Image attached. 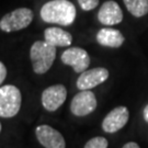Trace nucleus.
Segmentation results:
<instances>
[{
  "label": "nucleus",
  "instance_id": "nucleus-1",
  "mask_svg": "<svg viewBox=\"0 0 148 148\" xmlns=\"http://www.w3.org/2000/svg\"><path fill=\"white\" fill-rule=\"evenodd\" d=\"M40 14L46 23L68 27L76 20L77 10L69 0H51L43 5Z\"/></svg>",
  "mask_w": 148,
  "mask_h": 148
},
{
  "label": "nucleus",
  "instance_id": "nucleus-2",
  "mask_svg": "<svg viewBox=\"0 0 148 148\" xmlns=\"http://www.w3.org/2000/svg\"><path fill=\"white\" fill-rule=\"evenodd\" d=\"M56 58V47L46 41H36L30 48V59L35 74L47 73Z\"/></svg>",
  "mask_w": 148,
  "mask_h": 148
},
{
  "label": "nucleus",
  "instance_id": "nucleus-3",
  "mask_svg": "<svg viewBox=\"0 0 148 148\" xmlns=\"http://www.w3.org/2000/svg\"><path fill=\"white\" fill-rule=\"evenodd\" d=\"M21 91L16 86L5 85L0 88V116L10 119L16 116L21 109Z\"/></svg>",
  "mask_w": 148,
  "mask_h": 148
},
{
  "label": "nucleus",
  "instance_id": "nucleus-4",
  "mask_svg": "<svg viewBox=\"0 0 148 148\" xmlns=\"http://www.w3.org/2000/svg\"><path fill=\"white\" fill-rule=\"evenodd\" d=\"M33 11L29 8H18L1 18L0 29L2 32L10 33L27 27L33 21Z\"/></svg>",
  "mask_w": 148,
  "mask_h": 148
},
{
  "label": "nucleus",
  "instance_id": "nucleus-5",
  "mask_svg": "<svg viewBox=\"0 0 148 148\" xmlns=\"http://www.w3.org/2000/svg\"><path fill=\"white\" fill-rule=\"evenodd\" d=\"M98 106L95 93L90 90H81L70 103V111L76 116H86L95 111Z\"/></svg>",
  "mask_w": 148,
  "mask_h": 148
},
{
  "label": "nucleus",
  "instance_id": "nucleus-6",
  "mask_svg": "<svg viewBox=\"0 0 148 148\" xmlns=\"http://www.w3.org/2000/svg\"><path fill=\"white\" fill-rule=\"evenodd\" d=\"M60 59L65 65L73 67L75 73H84L90 65V56L81 47H69L63 52Z\"/></svg>",
  "mask_w": 148,
  "mask_h": 148
},
{
  "label": "nucleus",
  "instance_id": "nucleus-7",
  "mask_svg": "<svg viewBox=\"0 0 148 148\" xmlns=\"http://www.w3.org/2000/svg\"><path fill=\"white\" fill-rule=\"evenodd\" d=\"M67 99V89L64 85H53L42 92V104L48 112L57 111Z\"/></svg>",
  "mask_w": 148,
  "mask_h": 148
},
{
  "label": "nucleus",
  "instance_id": "nucleus-8",
  "mask_svg": "<svg viewBox=\"0 0 148 148\" xmlns=\"http://www.w3.org/2000/svg\"><path fill=\"white\" fill-rule=\"evenodd\" d=\"M109 78V70L104 67L88 69L81 73L77 79V88L80 90H90L103 84Z\"/></svg>",
  "mask_w": 148,
  "mask_h": 148
},
{
  "label": "nucleus",
  "instance_id": "nucleus-9",
  "mask_svg": "<svg viewBox=\"0 0 148 148\" xmlns=\"http://www.w3.org/2000/svg\"><path fill=\"white\" fill-rule=\"evenodd\" d=\"M130 119L126 106H116L110 111L102 121V128L106 133H115L125 126Z\"/></svg>",
  "mask_w": 148,
  "mask_h": 148
},
{
  "label": "nucleus",
  "instance_id": "nucleus-10",
  "mask_svg": "<svg viewBox=\"0 0 148 148\" xmlns=\"http://www.w3.org/2000/svg\"><path fill=\"white\" fill-rule=\"evenodd\" d=\"M37 140L45 148H66L63 135L49 125H40L35 130Z\"/></svg>",
  "mask_w": 148,
  "mask_h": 148
},
{
  "label": "nucleus",
  "instance_id": "nucleus-11",
  "mask_svg": "<svg viewBox=\"0 0 148 148\" xmlns=\"http://www.w3.org/2000/svg\"><path fill=\"white\" fill-rule=\"evenodd\" d=\"M98 20L104 25H115L123 21V11L114 0H108L101 5Z\"/></svg>",
  "mask_w": 148,
  "mask_h": 148
},
{
  "label": "nucleus",
  "instance_id": "nucleus-12",
  "mask_svg": "<svg viewBox=\"0 0 148 148\" xmlns=\"http://www.w3.org/2000/svg\"><path fill=\"white\" fill-rule=\"evenodd\" d=\"M44 38L55 47H68L73 43L71 34L57 27H47L44 31Z\"/></svg>",
  "mask_w": 148,
  "mask_h": 148
},
{
  "label": "nucleus",
  "instance_id": "nucleus-13",
  "mask_svg": "<svg viewBox=\"0 0 148 148\" xmlns=\"http://www.w3.org/2000/svg\"><path fill=\"white\" fill-rule=\"evenodd\" d=\"M125 37L121 31L112 27H103L97 33V42L106 47L119 48L123 45Z\"/></svg>",
  "mask_w": 148,
  "mask_h": 148
},
{
  "label": "nucleus",
  "instance_id": "nucleus-14",
  "mask_svg": "<svg viewBox=\"0 0 148 148\" xmlns=\"http://www.w3.org/2000/svg\"><path fill=\"white\" fill-rule=\"evenodd\" d=\"M123 2L133 16L142 18L148 13V0H123Z\"/></svg>",
  "mask_w": 148,
  "mask_h": 148
},
{
  "label": "nucleus",
  "instance_id": "nucleus-15",
  "mask_svg": "<svg viewBox=\"0 0 148 148\" xmlns=\"http://www.w3.org/2000/svg\"><path fill=\"white\" fill-rule=\"evenodd\" d=\"M109 143L106 137L102 136H97L89 139L84 148H108Z\"/></svg>",
  "mask_w": 148,
  "mask_h": 148
},
{
  "label": "nucleus",
  "instance_id": "nucleus-16",
  "mask_svg": "<svg viewBox=\"0 0 148 148\" xmlns=\"http://www.w3.org/2000/svg\"><path fill=\"white\" fill-rule=\"evenodd\" d=\"M79 3L80 8L84 11H90L93 10L99 5V0H77Z\"/></svg>",
  "mask_w": 148,
  "mask_h": 148
},
{
  "label": "nucleus",
  "instance_id": "nucleus-17",
  "mask_svg": "<svg viewBox=\"0 0 148 148\" xmlns=\"http://www.w3.org/2000/svg\"><path fill=\"white\" fill-rule=\"evenodd\" d=\"M5 77H7V68H5V64L1 62L0 63V84L1 85L3 84Z\"/></svg>",
  "mask_w": 148,
  "mask_h": 148
},
{
  "label": "nucleus",
  "instance_id": "nucleus-18",
  "mask_svg": "<svg viewBox=\"0 0 148 148\" xmlns=\"http://www.w3.org/2000/svg\"><path fill=\"white\" fill-rule=\"evenodd\" d=\"M122 148H140V147H139V145H138L137 143H135V142H128V143L125 144Z\"/></svg>",
  "mask_w": 148,
  "mask_h": 148
},
{
  "label": "nucleus",
  "instance_id": "nucleus-19",
  "mask_svg": "<svg viewBox=\"0 0 148 148\" xmlns=\"http://www.w3.org/2000/svg\"><path fill=\"white\" fill-rule=\"evenodd\" d=\"M144 119H145V121L148 123V104L145 106V109H144Z\"/></svg>",
  "mask_w": 148,
  "mask_h": 148
}]
</instances>
